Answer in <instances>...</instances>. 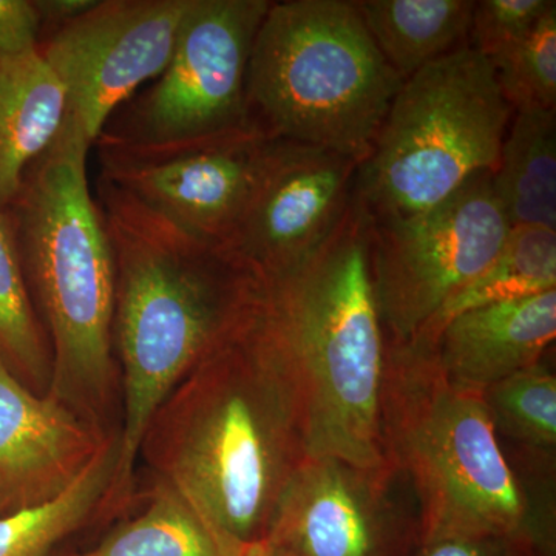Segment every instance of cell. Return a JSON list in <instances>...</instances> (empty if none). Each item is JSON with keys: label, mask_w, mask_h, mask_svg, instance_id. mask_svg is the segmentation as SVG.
<instances>
[{"label": "cell", "mask_w": 556, "mask_h": 556, "mask_svg": "<svg viewBox=\"0 0 556 556\" xmlns=\"http://www.w3.org/2000/svg\"><path fill=\"white\" fill-rule=\"evenodd\" d=\"M116 270L113 346L123 427L104 508L126 511L150 420L174 388L239 329L254 303L257 270L232 249L190 236L98 178Z\"/></svg>", "instance_id": "obj_1"}, {"label": "cell", "mask_w": 556, "mask_h": 556, "mask_svg": "<svg viewBox=\"0 0 556 556\" xmlns=\"http://www.w3.org/2000/svg\"><path fill=\"white\" fill-rule=\"evenodd\" d=\"M251 311L161 404L139 456L229 543L263 540L306 459L298 399Z\"/></svg>", "instance_id": "obj_2"}, {"label": "cell", "mask_w": 556, "mask_h": 556, "mask_svg": "<svg viewBox=\"0 0 556 556\" xmlns=\"http://www.w3.org/2000/svg\"><path fill=\"white\" fill-rule=\"evenodd\" d=\"M249 320L294 390L308 456L390 467L380 430L388 340L356 199L309 258L258 274Z\"/></svg>", "instance_id": "obj_3"}, {"label": "cell", "mask_w": 556, "mask_h": 556, "mask_svg": "<svg viewBox=\"0 0 556 556\" xmlns=\"http://www.w3.org/2000/svg\"><path fill=\"white\" fill-rule=\"evenodd\" d=\"M91 148L78 124L65 116L53 144L25 174L7 217L33 305L49 338L47 394L113 431L110 416L119 393L113 346L116 270L87 178Z\"/></svg>", "instance_id": "obj_4"}, {"label": "cell", "mask_w": 556, "mask_h": 556, "mask_svg": "<svg viewBox=\"0 0 556 556\" xmlns=\"http://www.w3.org/2000/svg\"><path fill=\"white\" fill-rule=\"evenodd\" d=\"M383 455L420 503V543L445 536L525 544L529 496L501 450L482 394L450 382L430 348L388 343Z\"/></svg>", "instance_id": "obj_5"}, {"label": "cell", "mask_w": 556, "mask_h": 556, "mask_svg": "<svg viewBox=\"0 0 556 556\" xmlns=\"http://www.w3.org/2000/svg\"><path fill=\"white\" fill-rule=\"evenodd\" d=\"M402 83L356 3L270 2L249 60V119L269 138L362 164Z\"/></svg>", "instance_id": "obj_6"}, {"label": "cell", "mask_w": 556, "mask_h": 556, "mask_svg": "<svg viewBox=\"0 0 556 556\" xmlns=\"http://www.w3.org/2000/svg\"><path fill=\"white\" fill-rule=\"evenodd\" d=\"M511 116L495 70L477 50L460 47L431 62L402 83L358 164L354 199L372 223L437 206L478 172H495Z\"/></svg>", "instance_id": "obj_7"}, {"label": "cell", "mask_w": 556, "mask_h": 556, "mask_svg": "<svg viewBox=\"0 0 556 556\" xmlns=\"http://www.w3.org/2000/svg\"><path fill=\"white\" fill-rule=\"evenodd\" d=\"M269 7V0H192L167 67L110 116L98 139L156 148L252 127L249 60Z\"/></svg>", "instance_id": "obj_8"}, {"label": "cell", "mask_w": 556, "mask_h": 556, "mask_svg": "<svg viewBox=\"0 0 556 556\" xmlns=\"http://www.w3.org/2000/svg\"><path fill=\"white\" fill-rule=\"evenodd\" d=\"M510 228L492 170L478 172L448 199L412 217L369 219V268L388 343L415 340L496 257Z\"/></svg>", "instance_id": "obj_9"}, {"label": "cell", "mask_w": 556, "mask_h": 556, "mask_svg": "<svg viewBox=\"0 0 556 556\" xmlns=\"http://www.w3.org/2000/svg\"><path fill=\"white\" fill-rule=\"evenodd\" d=\"M276 142L252 126L156 148L93 146L98 178L190 236L232 249Z\"/></svg>", "instance_id": "obj_10"}, {"label": "cell", "mask_w": 556, "mask_h": 556, "mask_svg": "<svg viewBox=\"0 0 556 556\" xmlns=\"http://www.w3.org/2000/svg\"><path fill=\"white\" fill-rule=\"evenodd\" d=\"M190 5L192 0H98L40 43L64 87L68 118L91 144L110 116L167 67Z\"/></svg>", "instance_id": "obj_11"}, {"label": "cell", "mask_w": 556, "mask_h": 556, "mask_svg": "<svg viewBox=\"0 0 556 556\" xmlns=\"http://www.w3.org/2000/svg\"><path fill=\"white\" fill-rule=\"evenodd\" d=\"M396 477L391 467L306 456L263 540L283 556H401L408 527L391 496Z\"/></svg>", "instance_id": "obj_12"}, {"label": "cell", "mask_w": 556, "mask_h": 556, "mask_svg": "<svg viewBox=\"0 0 556 556\" xmlns=\"http://www.w3.org/2000/svg\"><path fill=\"white\" fill-rule=\"evenodd\" d=\"M357 167L332 150L277 139L232 251L258 274L305 262L345 217Z\"/></svg>", "instance_id": "obj_13"}, {"label": "cell", "mask_w": 556, "mask_h": 556, "mask_svg": "<svg viewBox=\"0 0 556 556\" xmlns=\"http://www.w3.org/2000/svg\"><path fill=\"white\" fill-rule=\"evenodd\" d=\"M116 434L35 393L0 361V497L10 511L61 495Z\"/></svg>", "instance_id": "obj_14"}, {"label": "cell", "mask_w": 556, "mask_h": 556, "mask_svg": "<svg viewBox=\"0 0 556 556\" xmlns=\"http://www.w3.org/2000/svg\"><path fill=\"white\" fill-rule=\"evenodd\" d=\"M556 336V289L466 311L439 332L434 357L450 382L482 391L536 365Z\"/></svg>", "instance_id": "obj_15"}, {"label": "cell", "mask_w": 556, "mask_h": 556, "mask_svg": "<svg viewBox=\"0 0 556 556\" xmlns=\"http://www.w3.org/2000/svg\"><path fill=\"white\" fill-rule=\"evenodd\" d=\"M67 116L61 80L38 51L0 61V207L16 199L25 174L53 144Z\"/></svg>", "instance_id": "obj_16"}, {"label": "cell", "mask_w": 556, "mask_h": 556, "mask_svg": "<svg viewBox=\"0 0 556 556\" xmlns=\"http://www.w3.org/2000/svg\"><path fill=\"white\" fill-rule=\"evenodd\" d=\"M358 13L391 68L408 79L468 46L475 0H356Z\"/></svg>", "instance_id": "obj_17"}, {"label": "cell", "mask_w": 556, "mask_h": 556, "mask_svg": "<svg viewBox=\"0 0 556 556\" xmlns=\"http://www.w3.org/2000/svg\"><path fill=\"white\" fill-rule=\"evenodd\" d=\"M514 113L493 172V190L511 228L556 230V110Z\"/></svg>", "instance_id": "obj_18"}, {"label": "cell", "mask_w": 556, "mask_h": 556, "mask_svg": "<svg viewBox=\"0 0 556 556\" xmlns=\"http://www.w3.org/2000/svg\"><path fill=\"white\" fill-rule=\"evenodd\" d=\"M555 289L556 230L515 226L489 266L453 295L409 343L431 348L441 329L466 311L533 298Z\"/></svg>", "instance_id": "obj_19"}, {"label": "cell", "mask_w": 556, "mask_h": 556, "mask_svg": "<svg viewBox=\"0 0 556 556\" xmlns=\"http://www.w3.org/2000/svg\"><path fill=\"white\" fill-rule=\"evenodd\" d=\"M244 551L215 532L177 490L155 479L138 515L98 546L67 556H243Z\"/></svg>", "instance_id": "obj_20"}, {"label": "cell", "mask_w": 556, "mask_h": 556, "mask_svg": "<svg viewBox=\"0 0 556 556\" xmlns=\"http://www.w3.org/2000/svg\"><path fill=\"white\" fill-rule=\"evenodd\" d=\"M118 437L61 495L47 503L0 515V556H53L65 538L100 518L116 463Z\"/></svg>", "instance_id": "obj_21"}, {"label": "cell", "mask_w": 556, "mask_h": 556, "mask_svg": "<svg viewBox=\"0 0 556 556\" xmlns=\"http://www.w3.org/2000/svg\"><path fill=\"white\" fill-rule=\"evenodd\" d=\"M0 361L31 391L46 394L51 351L22 268L9 217L0 207Z\"/></svg>", "instance_id": "obj_22"}, {"label": "cell", "mask_w": 556, "mask_h": 556, "mask_svg": "<svg viewBox=\"0 0 556 556\" xmlns=\"http://www.w3.org/2000/svg\"><path fill=\"white\" fill-rule=\"evenodd\" d=\"M496 433L538 450L556 444V378L543 362L482 391Z\"/></svg>", "instance_id": "obj_23"}, {"label": "cell", "mask_w": 556, "mask_h": 556, "mask_svg": "<svg viewBox=\"0 0 556 556\" xmlns=\"http://www.w3.org/2000/svg\"><path fill=\"white\" fill-rule=\"evenodd\" d=\"M489 61L514 112L556 110V5L525 38Z\"/></svg>", "instance_id": "obj_24"}, {"label": "cell", "mask_w": 556, "mask_h": 556, "mask_svg": "<svg viewBox=\"0 0 556 556\" xmlns=\"http://www.w3.org/2000/svg\"><path fill=\"white\" fill-rule=\"evenodd\" d=\"M555 0H481L471 13L468 46L492 60L525 38Z\"/></svg>", "instance_id": "obj_25"}, {"label": "cell", "mask_w": 556, "mask_h": 556, "mask_svg": "<svg viewBox=\"0 0 556 556\" xmlns=\"http://www.w3.org/2000/svg\"><path fill=\"white\" fill-rule=\"evenodd\" d=\"M40 31L42 21L35 0H0V61L38 51Z\"/></svg>", "instance_id": "obj_26"}, {"label": "cell", "mask_w": 556, "mask_h": 556, "mask_svg": "<svg viewBox=\"0 0 556 556\" xmlns=\"http://www.w3.org/2000/svg\"><path fill=\"white\" fill-rule=\"evenodd\" d=\"M514 547L496 538L445 536L422 543L417 556H511Z\"/></svg>", "instance_id": "obj_27"}, {"label": "cell", "mask_w": 556, "mask_h": 556, "mask_svg": "<svg viewBox=\"0 0 556 556\" xmlns=\"http://www.w3.org/2000/svg\"><path fill=\"white\" fill-rule=\"evenodd\" d=\"M98 0H35L40 21L50 27V30H58L97 5Z\"/></svg>", "instance_id": "obj_28"}, {"label": "cell", "mask_w": 556, "mask_h": 556, "mask_svg": "<svg viewBox=\"0 0 556 556\" xmlns=\"http://www.w3.org/2000/svg\"><path fill=\"white\" fill-rule=\"evenodd\" d=\"M243 556H283L274 551L265 540L255 541L249 544Z\"/></svg>", "instance_id": "obj_29"}, {"label": "cell", "mask_w": 556, "mask_h": 556, "mask_svg": "<svg viewBox=\"0 0 556 556\" xmlns=\"http://www.w3.org/2000/svg\"><path fill=\"white\" fill-rule=\"evenodd\" d=\"M7 511H10V508L3 503L2 497H0V515L7 514Z\"/></svg>", "instance_id": "obj_30"}, {"label": "cell", "mask_w": 556, "mask_h": 556, "mask_svg": "<svg viewBox=\"0 0 556 556\" xmlns=\"http://www.w3.org/2000/svg\"><path fill=\"white\" fill-rule=\"evenodd\" d=\"M60 556H67V555H60Z\"/></svg>", "instance_id": "obj_31"}]
</instances>
